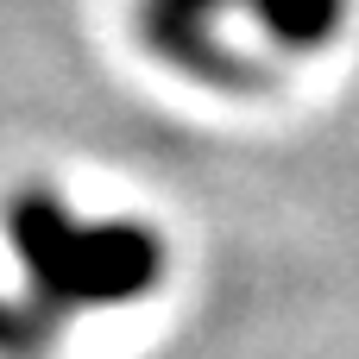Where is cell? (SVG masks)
Here are the masks:
<instances>
[{
	"instance_id": "6da1fadb",
	"label": "cell",
	"mask_w": 359,
	"mask_h": 359,
	"mask_svg": "<svg viewBox=\"0 0 359 359\" xmlns=\"http://www.w3.org/2000/svg\"><path fill=\"white\" fill-rule=\"evenodd\" d=\"M13 240L44 290V322L57 328L63 309H88V303H126L139 290L158 284L164 271V246L151 227L133 221H107V227H82L76 215H63V202L50 196H25L13 208Z\"/></svg>"
},
{
	"instance_id": "7a4b0ae2",
	"label": "cell",
	"mask_w": 359,
	"mask_h": 359,
	"mask_svg": "<svg viewBox=\"0 0 359 359\" xmlns=\"http://www.w3.org/2000/svg\"><path fill=\"white\" fill-rule=\"evenodd\" d=\"M240 0H145V32L151 44L183 63L189 76L202 82H221V88H240L252 82V57H240L227 38H221V13H233Z\"/></svg>"
},
{
	"instance_id": "3957f363",
	"label": "cell",
	"mask_w": 359,
	"mask_h": 359,
	"mask_svg": "<svg viewBox=\"0 0 359 359\" xmlns=\"http://www.w3.org/2000/svg\"><path fill=\"white\" fill-rule=\"evenodd\" d=\"M240 13H252V25L290 50H316L341 32L347 0H240Z\"/></svg>"
},
{
	"instance_id": "277c9868",
	"label": "cell",
	"mask_w": 359,
	"mask_h": 359,
	"mask_svg": "<svg viewBox=\"0 0 359 359\" xmlns=\"http://www.w3.org/2000/svg\"><path fill=\"white\" fill-rule=\"evenodd\" d=\"M50 334H57V328H44L38 316H13V309L0 303V359H32L38 347H50Z\"/></svg>"
}]
</instances>
